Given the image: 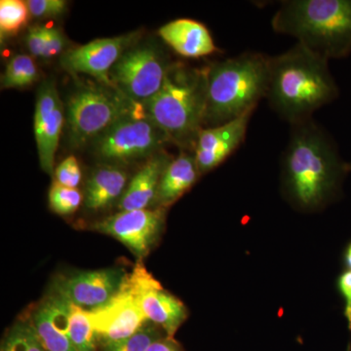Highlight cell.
<instances>
[{
    "mask_svg": "<svg viewBox=\"0 0 351 351\" xmlns=\"http://www.w3.org/2000/svg\"><path fill=\"white\" fill-rule=\"evenodd\" d=\"M281 167L284 195L306 212L324 207L346 173L332 138L313 119L291 125Z\"/></svg>",
    "mask_w": 351,
    "mask_h": 351,
    "instance_id": "6da1fadb",
    "label": "cell"
},
{
    "mask_svg": "<svg viewBox=\"0 0 351 351\" xmlns=\"http://www.w3.org/2000/svg\"><path fill=\"white\" fill-rule=\"evenodd\" d=\"M328 61L299 43L282 54L270 57L265 98L269 107L291 125L313 119L315 110L339 96Z\"/></svg>",
    "mask_w": 351,
    "mask_h": 351,
    "instance_id": "7a4b0ae2",
    "label": "cell"
},
{
    "mask_svg": "<svg viewBox=\"0 0 351 351\" xmlns=\"http://www.w3.org/2000/svg\"><path fill=\"white\" fill-rule=\"evenodd\" d=\"M270 57L244 52L205 66L206 110L204 126L221 125L255 112L267 97Z\"/></svg>",
    "mask_w": 351,
    "mask_h": 351,
    "instance_id": "3957f363",
    "label": "cell"
},
{
    "mask_svg": "<svg viewBox=\"0 0 351 351\" xmlns=\"http://www.w3.org/2000/svg\"><path fill=\"white\" fill-rule=\"evenodd\" d=\"M271 25L325 59L351 53V0H286Z\"/></svg>",
    "mask_w": 351,
    "mask_h": 351,
    "instance_id": "277c9868",
    "label": "cell"
},
{
    "mask_svg": "<svg viewBox=\"0 0 351 351\" xmlns=\"http://www.w3.org/2000/svg\"><path fill=\"white\" fill-rule=\"evenodd\" d=\"M144 113L182 147H195L204 126L206 73L182 63L170 66L158 93L141 106Z\"/></svg>",
    "mask_w": 351,
    "mask_h": 351,
    "instance_id": "5b68a950",
    "label": "cell"
},
{
    "mask_svg": "<svg viewBox=\"0 0 351 351\" xmlns=\"http://www.w3.org/2000/svg\"><path fill=\"white\" fill-rule=\"evenodd\" d=\"M136 106L114 87L99 82L80 85L64 108L71 145H91L117 120L137 112Z\"/></svg>",
    "mask_w": 351,
    "mask_h": 351,
    "instance_id": "8992f818",
    "label": "cell"
},
{
    "mask_svg": "<svg viewBox=\"0 0 351 351\" xmlns=\"http://www.w3.org/2000/svg\"><path fill=\"white\" fill-rule=\"evenodd\" d=\"M169 143V136L137 110L117 120L91 143V147L95 156L113 164L154 156Z\"/></svg>",
    "mask_w": 351,
    "mask_h": 351,
    "instance_id": "52a82bcc",
    "label": "cell"
},
{
    "mask_svg": "<svg viewBox=\"0 0 351 351\" xmlns=\"http://www.w3.org/2000/svg\"><path fill=\"white\" fill-rule=\"evenodd\" d=\"M171 64L156 46L136 43L113 66L110 83L129 100L143 106L158 93Z\"/></svg>",
    "mask_w": 351,
    "mask_h": 351,
    "instance_id": "ba28073f",
    "label": "cell"
},
{
    "mask_svg": "<svg viewBox=\"0 0 351 351\" xmlns=\"http://www.w3.org/2000/svg\"><path fill=\"white\" fill-rule=\"evenodd\" d=\"M87 313L103 345L129 338L149 322L130 274H127L121 288L110 301Z\"/></svg>",
    "mask_w": 351,
    "mask_h": 351,
    "instance_id": "9c48e42d",
    "label": "cell"
},
{
    "mask_svg": "<svg viewBox=\"0 0 351 351\" xmlns=\"http://www.w3.org/2000/svg\"><path fill=\"white\" fill-rule=\"evenodd\" d=\"M165 217V208L120 211L95 223L93 230L119 240L138 261H142L158 241Z\"/></svg>",
    "mask_w": 351,
    "mask_h": 351,
    "instance_id": "30bf717a",
    "label": "cell"
},
{
    "mask_svg": "<svg viewBox=\"0 0 351 351\" xmlns=\"http://www.w3.org/2000/svg\"><path fill=\"white\" fill-rule=\"evenodd\" d=\"M138 38L137 32H131L117 38L96 39L80 47L66 50L61 56L62 66L71 73H84L101 84L112 86L110 71L122 55L137 43Z\"/></svg>",
    "mask_w": 351,
    "mask_h": 351,
    "instance_id": "8fae6325",
    "label": "cell"
},
{
    "mask_svg": "<svg viewBox=\"0 0 351 351\" xmlns=\"http://www.w3.org/2000/svg\"><path fill=\"white\" fill-rule=\"evenodd\" d=\"M130 274L147 320L160 327L166 336L174 338L176 332L188 318L186 304L164 290L161 284L145 269L142 261L136 265Z\"/></svg>",
    "mask_w": 351,
    "mask_h": 351,
    "instance_id": "7c38bea8",
    "label": "cell"
},
{
    "mask_svg": "<svg viewBox=\"0 0 351 351\" xmlns=\"http://www.w3.org/2000/svg\"><path fill=\"white\" fill-rule=\"evenodd\" d=\"M127 274L123 269H105L75 272L55 284V293L85 311L110 301L121 288Z\"/></svg>",
    "mask_w": 351,
    "mask_h": 351,
    "instance_id": "4fadbf2b",
    "label": "cell"
},
{
    "mask_svg": "<svg viewBox=\"0 0 351 351\" xmlns=\"http://www.w3.org/2000/svg\"><path fill=\"white\" fill-rule=\"evenodd\" d=\"M64 114L66 108L56 85L46 80L38 88L36 95L34 135L41 168L49 175L55 172V154L63 130Z\"/></svg>",
    "mask_w": 351,
    "mask_h": 351,
    "instance_id": "5bb4252c",
    "label": "cell"
},
{
    "mask_svg": "<svg viewBox=\"0 0 351 351\" xmlns=\"http://www.w3.org/2000/svg\"><path fill=\"white\" fill-rule=\"evenodd\" d=\"M253 113H245L221 125L201 129L193 147L201 175L218 167L243 144Z\"/></svg>",
    "mask_w": 351,
    "mask_h": 351,
    "instance_id": "9a60e30c",
    "label": "cell"
},
{
    "mask_svg": "<svg viewBox=\"0 0 351 351\" xmlns=\"http://www.w3.org/2000/svg\"><path fill=\"white\" fill-rule=\"evenodd\" d=\"M71 302L52 294L32 313V326L46 351H76L69 338Z\"/></svg>",
    "mask_w": 351,
    "mask_h": 351,
    "instance_id": "2e32d148",
    "label": "cell"
},
{
    "mask_svg": "<svg viewBox=\"0 0 351 351\" xmlns=\"http://www.w3.org/2000/svg\"><path fill=\"white\" fill-rule=\"evenodd\" d=\"M158 34L178 54L186 58L209 56L218 52L209 29L193 19H177L164 25Z\"/></svg>",
    "mask_w": 351,
    "mask_h": 351,
    "instance_id": "e0dca14e",
    "label": "cell"
},
{
    "mask_svg": "<svg viewBox=\"0 0 351 351\" xmlns=\"http://www.w3.org/2000/svg\"><path fill=\"white\" fill-rule=\"evenodd\" d=\"M171 159L161 152L143 166L120 197V211L149 209L152 203H156L159 182Z\"/></svg>",
    "mask_w": 351,
    "mask_h": 351,
    "instance_id": "ac0fdd59",
    "label": "cell"
},
{
    "mask_svg": "<svg viewBox=\"0 0 351 351\" xmlns=\"http://www.w3.org/2000/svg\"><path fill=\"white\" fill-rule=\"evenodd\" d=\"M195 154L182 152L164 171L156 199V208H168L193 188L200 176Z\"/></svg>",
    "mask_w": 351,
    "mask_h": 351,
    "instance_id": "d6986e66",
    "label": "cell"
},
{
    "mask_svg": "<svg viewBox=\"0 0 351 351\" xmlns=\"http://www.w3.org/2000/svg\"><path fill=\"white\" fill-rule=\"evenodd\" d=\"M127 180L126 171L115 164L106 163L97 168L87 182L85 206L94 211L110 206L123 195Z\"/></svg>",
    "mask_w": 351,
    "mask_h": 351,
    "instance_id": "ffe728a7",
    "label": "cell"
},
{
    "mask_svg": "<svg viewBox=\"0 0 351 351\" xmlns=\"http://www.w3.org/2000/svg\"><path fill=\"white\" fill-rule=\"evenodd\" d=\"M38 69L29 55L19 54L11 58L1 76L2 89L24 88L36 82Z\"/></svg>",
    "mask_w": 351,
    "mask_h": 351,
    "instance_id": "44dd1931",
    "label": "cell"
},
{
    "mask_svg": "<svg viewBox=\"0 0 351 351\" xmlns=\"http://www.w3.org/2000/svg\"><path fill=\"white\" fill-rule=\"evenodd\" d=\"M69 338L76 351H96L98 336L87 311L71 304Z\"/></svg>",
    "mask_w": 351,
    "mask_h": 351,
    "instance_id": "7402d4cb",
    "label": "cell"
},
{
    "mask_svg": "<svg viewBox=\"0 0 351 351\" xmlns=\"http://www.w3.org/2000/svg\"><path fill=\"white\" fill-rule=\"evenodd\" d=\"M1 351H46L29 321L10 328L1 343Z\"/></svg>",
    "mask_w": 351,
    "mask_h": 351,
    "instance_id": "603a6c76",
    "label": "cell"
},
{
    "mask_svg": "<svg viewBox=\"0 0 351 351\" xmlns=\"http://www.w3.org/2000/svg\"><path fill=\"white\" fill-rule=\"evenodd\" d=\"M165 332L157 325L145 324L129 338L104 343V351H147L156 339L165 337Z\"/></svg>",
    "mask_w": 351,
    "mask_h": 351,
    "instance_id": "cb8c5ba5",
    "label": "cell"
},
{
    "mask_svg": "<svg viewBox=\"0 0 351 351\" xmlns=\"http://www.w3.org/2000/svg\"><path fill=\"white\" fill-rule=\"evenodd\" d=\"M29 8L27 2L21 0L0 1V29L1 34H12L20 31L27 22Z\"/></svg>",
    "mask_w": 351,
    "mask_h": 351,
    "instance_id": "d4e9b609",
    "label": "cell"
},
{
    "mask_svg": "<svg viewBox=\"0 0 351 351\" xmlns=\"http://www.w3.org/2000/svg\"><path fill=\"white\" fill-rule=\"evenodd\" d=\"M82 202V195L77 189L66 188L53 182L49 191L51 209L59 215L75 213Z\"/></svg>",
    "mask_w": 351,
    "mask_h": 351,
    "instance_id": "484cf974",
    "label": "cell"
},
{
    "mask_svg": "<svg viewBox=\"0 0 351 351\" xmlns=\"http://www.w3.org/2000/svg\"><path fill=\"white\" fill-rule=\"evenodd\" d=\"M55 182L66 186V188L77 189L82 182V169L77 159L75 156L66 157L58 165L54 172Z\"/></svg>",
    "mask_w": 351,
    "mask_h": 351,
    "instance_id": "4316f807",
    "label": "cell"
},
{
    "mask_svg": "<svg viewBox=\"0 0 351 351\" xmlns=\"http://www.w3.org/2000/svg\"><path fill=\"white\" fill-rule=\"evenodd\" d=\"M25 2L32 17L43 19L61 16L68 5V2L64 0H29Z\"/></svg>",
    "mask_w": 351,
    "mask_h": 351,
    "instance_id": "83f0119b",
    "label": "cell"
},
{
    "mask_svg": "<svg viewBox=\"0 0 351 351\" xmlns=\"http://www.w3.org/2000/svg\"><path fill=\"white\" fill-rule=\"evenodd\" d=\"M49 27L44 25H34L27 32L25 43L32 57L43 58L47 46Z\"/></svg>",
    "mask_w": 351,
    "mask_h": 351,
    "instance_id": "f1b7e54d",
    "label": "cell"
},
{
    "mask_svg": "<svg viewBox=\"0 0 351 351\" xmlns=\"http://www.w3.org/2000/svg\"><path fill=\"white\" fill-rule=\"evenodd\" d=\"M66 46V39L64 38L63 32L56 27H49L48 31L47 46H46L44 59L48 58L56 57L58 55H63L66 51L64 48Z\"/></svg>",
    "mask_w": 351,
    "mask_h": 351,
    "instance_id": "f546056e",
    "label": "cell"
},
{
    "mask_svg": "<svg viewBox=\"0 0 351 351\" xmlns=\"http://www.w3.org/2000/svg\"><path fill=\"white\" fill-rule=\"evenodd\" d=\"M339 294L345 300V317L348 321V329L351 331V270L343 271L338 278Z\"/></svg>",
    "mask_w": 351,
    "mask_h": 351,
    "instance_id": "4dcf8cb0",
    "label": "cell"
},
{
    "mask_svg": "<svg viewBox=\"0 0 351 351\" xmlns=\"http://www.w3.org/2000/svg\"><path fill=\"white\" fill-rule=\"evenodd\" d=\"M147 351H184L182 346L174 338L170 337H162V338L156 339V341L149 346Z\"/></svg>",
    "mask_w": 351,
    "mask_h": 351,
    "instance_id": "1f68e13d",
    "label": "cell"
},
{
    "mask_svg": "<svg viewBox=\"0 0 351 351\" xmlns=\"http://www.w3.org/2000/svg\"><path fill=\"white\" fill-rule=\"evenodd\" d=\"M345 263L348 269L351 270V242L348 244V248L345 252Z\"/></svg>",
    "mask_w": 351,
    "mask_h": 351,
    "instance_id": "d6a6232c",
    "label": "cell"
},
{
    "mask_svg": "<svg viewBox=\"0 0 351 351\" xmlns=\"http://www.w3.org/2000/svg\"><path fill=\"white\" fill-rule=\"evenodd\" d=\"M346 173L351 172V163H346Z\"/></svg>",
    "mask_w": 351,
    "mask_h": 351,
    "instance_id": "836d02e7",
    "label": "cell"
},
{
    "mask_svg": "<svg viewBox=\"0 0 351 351\" xmlns=\"http://www.w3.org/2000/svg\"><path fill=\"white\" fill-rule=\"evenodd\" d=\"M348 351H351V348H350H350H348Z\"/></svg>",
    "mask_w": 351,
    "mask_h": 351,
    "instance_id": "e575fe53",
    "label": "cell"
}]
</instances>
